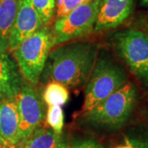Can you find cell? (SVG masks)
Instances as JSON below:
<instances>
[{
	"instance_id": "cb8c5ba5",
	"label": "cell",
	"mask_w": 148,
	"mask_h": 148,
	"mask_svg": "<svg viewBox=\"0 0 148 148\" xmlns=\"http://www.w3.org/2000/svg\"><path fill=\"white\" fill-rule=\"evenodd\" d=\"M12 148H23V147H22L21 143H18V144H16L15 146H13Z\"/></svg>"
},
{
	"instance_id": "7402d4cb",
	"label": "cell",
	"mask_w": 148,
	"mask_h": 148,
	"mask_svg": "<svg viewBox=\"0 0 148 148\" xmlns=\"http://www.w3.org/2000/svg\"><path fill=\"white\" fill-rule=\"evenodd\" d=\"M140 3L143 7L148 8V0H140Z\"/></svg>"
},
{
	"instance_id": "2e32d148",
	"label": "cell",
	"mask_w": 148,
	"mask_h": 148,
	"mask_svg": "<svg viewBox=\"0 0 148 148\" xmlns=\"http://www.w3.org/2000/svg\"><path fill=\"white\" fill-rule=\"evenodd\" d=\"M37 11L44 26L48 25L53 19L55 12L56 0H31Z\"/></svg>"
},
{
	"instance_id": "6da1fadb",
	"label": "cell",
	"mask_w": 148,
	"mask_h": 148,
	"mask_svg": "<svg viewBox=\"0 0 148 148\" xmlns=\"http://www.w3.org/2000/svg\"><path fill=\"white\" fill-rule=\"evenodd\" d=\"M99 55V46L90 41H75L51 50L43 71L45 77L67 88L86 83Z\"/></svg>"
},
{
	"instance_id": "603a6c76",
	"label": "cell",
	"mask_w": 148,
	"mask_h": 148,
	"mask_svg": "<svg viewBox=\"0 0 148 148\" xmlns=\"http://www.w3.org/2000/svg\"><path fill=\"white\" fill-rule=\"evenodd\" d=\"M115 148H135L132 147L131 145H129L128 143H127V145H122V146H119V147H117Z\"/></svg>"
},
{
	"instance_id": "30bf717a",
	"label": "cell",
	"mask_w": 148,
	"mask_h": 148,
	"mask_svg": "<svg viewBox=\"0 0 148 148\" xmlns=\"http://www.w3.org/2000/svg\"><path fill=\"white\" fill-rule=\"evenodd\" d=\"M19 114L15 98L5 97L0 101V137L12 146L20 143Z\"/></svg>"
},
{
	"instance_id": "d6986e66",
	"label": "cell",
	"mask_w": 148,
	"mask_h": 148,
	"mask_svg": "<svg viewBox=\"0 0 148 148\" xmlns=\"http://www.w3.org/2000/svg\"><path fill=\"white\" fill-rule=\"evenodd\" d=\"M70 148H103L101 144L96 143L94 140H86L77 143Z\"/></svg>"
},
{
	"instance_id": "4fadbf2b",
	"label": "cell",
	"mask_w": 148,
	"mask_h": 148,
	"mask_svg": "<svg viewBox=\"0 0 148 148\" xmlns=\"http://www.w3.org/2000/svg\"><path fill=\"white\" fill-rule=\"evenodd\" d=\"M20 143L23 148H67L59 134L45 127L36 128Z\"/></svg>"
},
{
	"instance_id": "ffe728a7",
	"label": "cell",
	"mask_w": 148,
	"mask_h": 148,
	"mask_svg": "<svg viewBox=\"0 0 148 148\" xmlns=\"http://www.w3.org/2000/svg\"><path fill=\"white\" fill-rule=\"evenodd\" d=\"M136 27L138 28V30L143 31L148 34V13L138 18V21L136 22Z\"/></svg>"
},
{
	"instance_id": "7c38bea8",
	"label": "cell",
	"mask_w": 148,
	"mask_h": 148,
	"mask_svg": "<svg viewBox=\"0 0 148 148\" xmlns=\"http://www.w3.org/2000/svg\"><path fill=\"white\" fill-rule=\"evenodd\" d=\"M19 0H0V53H8V44Z\"/></svg>"
},
{
	"instance_id": "9a60e30c",
	"label": "cell",
	"mask_w": 148,
	"mask_h": 148,
	"mask_svg": "<svg viewBox=\"0 0 148 148\" xmlns=\"http://www.w3.org/2000/svg\"><path fill=\"white\" fill-rule=\"evenodd\" d=\"M126 143L135 148H148V124L140 123L127 129Z\"/></svg>"
},
{
	"instance_id": "44dd1931",
	"label": "cell",
	"mask_w": 148,
	"mask_h": 148,
	"mask_svg": "<svg viewBox=\"0 0 148 148\" xmlns=\"http://www.w3.org/2000/svg\"><path fill=\"white\" fill-rule=\"evenodd\" d=\"M13 146L10 145L8 143H7L3 138L0 137V148H12Z\"/></svg>"
},
{
	"instance_id": "5bb4252c",
	"label": "cell",
	"mask_w": 148,
	"mask_h": 148,
	"mask_svg": "<svg viewBox=\"0 0 148 148\" xmlns=\"http://www.w3.org/2000/svg\"><path fill=\"white\" fill-rule=\"evenodd\" d=\"M43 99L49 106H64L69 100V90L61 83L50 81L44 90Z\"/></svg>"
},
{
	"instance_id": "8992f818",
	"label": "cell",
	"mask_w": 148,
	"mask_h": 148,
	"mask_svg": "<svg viewBox=\"0 0 148 148\" xmlns=\"http://www.w3.org/2000/svg\"><path fill=\"white\" fill-rule=\"evenodd\" d=\"M101 0H90L57 19L50 29L54 45H63L94 32Z\"/></svg>"
},
{
	"instance_id": "7a4b0ae2",
	"label": "cell",
	"mask_w": 148,
	"mask_h": 148,
	"mask_svg": "<svg viewBox=\"0 0 148 148\" xmlns=\"http://www.w3.org/2000/svg\"><path fill=\"white\" fill-rule=\"evenodd\" d=\"M137 101V88L132 82H127L83 114L84 121L98 128L118 129L128 120Z\"/></svg>"
},
{
	"instance_id": "52a82bcc",
	"label": "cell",
	"mask_w": 148,
	"mask_h": 148,
	"mask_svg": "<svg viewBox=\"0 0 148 148\" xmlns=\"http://www.w3.org/2000/svg\"><path fill=\"white\" fill-rule=\"evenodd\" d=\"M19 114V142L27 138L45 119L42 101L36 91L27 83H21L14 97Z\"/></svg>"
},
{
	"instance_id": "ba28073f",
	"label": "cell",
	"mask_w": 148,
	"mask_h": 148,
	"mask_svg": "<svg viewBox=\"0 0 148 148\" xmlns=\"http://www.w3.org/2000/svg\"><path fill=\"white\" fill-rule=\"evenodd\" d=\"M44 27L42 21L31 0H19L15 21L8 44V51L12 52L20 43Z\"/></svg>"
},
{
	"instance_id": "ac0fdd59",
	"label": "cell",
	"mask_w": 148,
	"mask_h": 148,
	"mask_svg": "<svg viewBox=\"0 0 148 148\" xmlns=\"http://www.w3.org/2000/svg\"><path fill=\"white\" fill-rule=\"evenodd\" d=\"M90 0H56L55 7V16L56 18H61L67 15L77 7L83 4Z\"/></svg>"
},
{
	"instance_id": "3957f363",
	"label": "cell",
	"mask_w": 148,
	"mask_h": 148,
	"mask_svg": "<svg viewBox=\"0 0 148 148\" xmlns=\"http://www.w3.org/2000/svg\"><path fill=\"white\" fill-rule=\"evenodd\" d=\"M53 46L51 30L44 27L20 43L12 51L19 72L27 82L32 85L38 83Z\"/></svg>"
},
{
	"instance_id": "5b68a950",
	"label": "cell",
	"mask_w": 148,
	"mask_h": 148,
	"mask_svg": "<svg viewBox=\"0 0 148 148\" xmlns=\"http://www.w3.org/2000/svg\"><path fill=\"white\" fill-rule=\"evenodd\" d=\"M113 45L130 72L148 86V34L138 29L123 30L114 35Z\"/></svg>"
},
{
	"instance_id": "d4e9b609",
	"label": "cell",
	"mask_w": 148,
	"mask_h": 148,
	"mask_svg": "<svg viewBox=\"0 0 148 148\" xmlns=\"http://www.w3.org/2000/svg\"><path fill=\"white\" fill-rule=\"evenodd\" d=\"M3 98H5V96H4V95H3V93L0 91V101H1V100H3Z\"/></svg>"
},
{
	"instance_id": "277c9868",
	"label": "cell",
	"mask_w": 148,
	"mask_h": 148,
	"mask_svg": "<svg viewBox=\"0 0 148 148\" xmlns=\"http://www.w3.org/2000/svg\"><path fill=\"white\" fill-rule=\"evenodd\" d=\"M127 80V74L121 66L108 57L98 55L95 67L86 83L82 114L121 87Z\"/></svg>"
},
{
	"instance_id": "e0dca14e",
	"label": "cell",
	"mask_w": 148,
	"mask_h": 148,
	"mask_svg": "<svg viewBox=\"0 0 148 148\" xmlns=\"http://www.w3.org/2000/svg\"><path fill=\"white\" fill-rule=\"evenodd\" d=\"M46 123L57 134H61L64 126V114L61 106H49L46 114Z\"/></svg>"
},
{
	"instance_id": "9c48e42d",
	"label": "cell",
	"mask_w": 148,
	"mask_h": 148,
	"mask_svg": "<svg viewBox=\"0 0 148 148\" xmlns=\"http://www.w3.org/2000/svg\"><path fill=\"white\" fill-rule=\"evenodd\" d=\"M134 0H101L94 32L114 29L131 16Z\"/></svg>"
},
{
	"instance_id": "8fae6325",
	"label": "cell",
	"mask_w": 148,
	"mask_h": 148,
	"mask_svg": "<svg viewBox=\"0 0 148 148\" xmlns=\"http://www.w3.org/2000/svg\"><path fill=\"white\" fill-rule=\"evenodd\" d=\"M22 83L18 67L8 53H0V91L5 97L14 98Z\"/></svg>"
}]
</instances>
